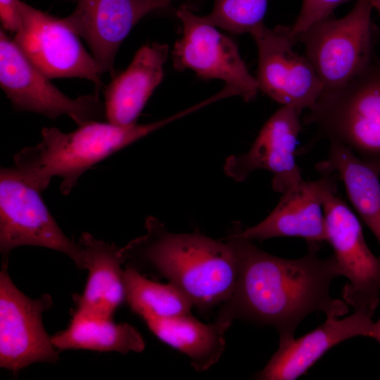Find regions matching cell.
<instances>
[{
    "label": "cell",
    "instance_id": "6da1fadb",
    "mask_svg": "<svg viewBox=\"0 0 380 380\" xmlns=\"http://www.w3.org/2000/svg\"><path fill=\"white\" fill-rule=\"evenodd\" d=\"M237 258V276L230 298L221 305L215 321L231 325L236 319L275 328L279 342L294 337L300 322L314 312L340 317L348 304L331 298L329 286L340 276L334 255L320 258L308 248L297 259L267 253L238 235L227 236Z\"/></svg>",
    "mask_w": 380,
    "mask_h": 380
},
{
    "label": "cell",
    "instance_id": "7a4b0ae2",
    "mask_svg": "<svg viewBox=\"0 0 380 380\" xmlns=\"http://www.w3.org/2000/svg\"><path fill=\"white\" fill-rule=\"evenodd\" d=\"M145 227V235L121 248L125 260L144 261L181 289L201 312L230 298L237 276V258L228 241L196 232H172L151 216Z\"/></svg>",
    "mask_w": 380,
    "mask_h": 380
},
{
    "label": "cell",
    "instance_id": "3957f363",
    "mask_svg": "<svg viewBox=\"0 0 380 380\" xmlns=\"http://www.w3.org/2000/svg\"><path fill=\"white\" fill-rule=\"evenodd\" d=\"M182 116L179 112L153 122L125 126L92 121L70 132L44 127L40 142L14 156V167L40 192L53 177H61L60 189L67 195L93 165Z\"/></svg>",
    "mask_w": 380,
    "mask_h": 380
},
{
    "label": "cell",
    "instance_id": "277c9868",
    "mask_svg": "<svg viewBox=\"0 0 380 380\" xmlns=\"http://www.w3.org/2000/svg\"><path fill=\"white\" fill-rule=\"evenodd\" d=\"M304 122L380 172V60L374 58L343 87L322 94Z\"/></svg>",
    "mask_w": 380,
    "mask_h": 380
},
{
    "label": "cell",
    "instance_id": "5b68a950",
    "mask_svg": "<svg viewBox=\"0 0 380 380\" xmlns=\"http://www.w3.org/2000/svg\"><path fill=\"white\" fill-rule=\"evenodd\" d=\"M370 0H357L344 17L324 18L298 34L305 56L316 71L322 94L337 89L365 70L374 59L379 30Z\"/></svg>",
    "mask_w": 380,
    "mask_h": 380
},
{
    "label": "cell",
    "instance_id": "8992f818",
    "mask_svg": "<svg viewBox=\"0 0 380 380\" xmlns=\"http://www.w3.org/2000/svg\"><path fill=\"white\" fill-rule=\"evenodd\" d=\"M22 246H40L65 253L80 269L85 258L79 243L70 240L51 215L40 191L15 167L0 171V250L3 261Z\"/></svg>",
    "mask_w": 380,
    "mask_h": 380
},
{
    "label": "cell",
    "instance_id": "52a82bcc",
    "mask_svg": "<svg viewBox=\"0 0 380 380\" xmlns=\"http://www.w3.org/2000/svg\"><path fill=\"white\" fill-rule=\"evenodd\" d=\"M323 208L327 242L334 250L340 276L348 279L343 300L372 317L380 302V257L369 249L360 222L338 190L327 196Z\"/></svg>",
    "mask_w": 380,
    "mask_h": 380
},
{
    "label": "cell",
    "instance_id": "ba28073f",
    "mask_svg": "<svg viewBox=\"0 0 380 380\" xmlns=\"http://www.w3.org/2000/svg\"><path fill=\"white\" fill-rule=\"evenodd\" d=\"M0 85L15 110L52 120L67 115L79 126L105 117L98 93L71 99L58 89L0 30Z\"/></svg>",
    "mask_w": 380,
    "mask_h": 380
},
{
    "label": "cell",
    "instance_id": "9c48e42d",
    "mask_svg": "<svg viewBox=\"0 0 380 380\" xmlns=\"http://www.w3.org/2000/svg\"><path fill=\"white\" fill-rule=\"evenodd\" d=\"M177 15L182 30L172 51L174 68L177 71L191 70L203 79L221 80L245 101L254 100L259 86L235 42L186 5L179 8Z\"/></svg>",
    "mask_w": 380,
    "mask_h": 380
},
{
    "label": "cell",
    "instance_id": "30bf717a",
    "mask_svg": "<svg viewBox=\"0 0 380 380\" xmlns=\"http://www.w3.org/2000/svg\"><path fill=\"white\" fill-rule=\"evenodd\" d=\"M249 34L258 49L255 78L260 90L300 113L312 108L322 94V84L306 56L293 51L296 43L289 34L288 27L270 29L262 23Z\"/></svg>",
    "mask_w": 380,
    "mask_h": 380
},
{
    "label": "cell",
    "instance_id": "8fae6325",
    "mask_svg": "<svg viewBox=\"0 0 380 380\" xmlns=\"http://www.w3.org/2000/svg\"><path fill=\"white\" fill-rule=\"evenodd\" d=\"M20 11L22 29L13 39L37 70L49 80L80 77L101 88L102 68L61 18L22 1Z\"/></svg>",
    "mask_w": 380,
    "mask_h": 380
},
{
    "label": "cell",
    "instance_id": "7c38bea8",
    "mask_svg": "<svg viewBox=\"0 0 380 380\" xmlns=\"http://www.w3.org/2000/svg\"><path fill=\"white\" fill-rule=\"evenodd\" d=\"M7 264L3 261L0 272V366L17 372L33 363L53 362L56 348L42 323L52 299L25 296L11 280Z\"/></svg>",
    "mask_w": 380,
    "mask_h": 380
},
{
    "label": "cell",
    "instance_id": "4fadbf2b",
    "mask_svg": "<svg viewBox=\"0 0 380 380\" xmlns=\"http://www.w3.org/2000/svg\"><path fill=\"white\" fill-rule=\"evenodd\" d=\"M300 115L296 108L282 106L266 121L246 152L227 157L224 173L242 182L257 170H267L273 175L272 189L281 194L302 182L296 162Z\"/></svg>",
    "mask_w": 380,
    "mask_h": 380
},
{
    "label": "cell",
    "instance_id": "5bb4252c",
    "mask_svg": "<svg viewBox=\"0 0 380 380\" xmlns=\"http://www.w3.org/2000/svg\"><path fill=\"white\" fill-rule=\"evenodd\" d=\"M335 173L317 180L304 181L283 194L274 210L262 221L243 229L235 224L239 236L253 241L274 237H300L308 248L319 250L327 242L323 203L327 196L338 190Z\"/></svg>",
    "mask_w": 380,
    "mask_h": 380
},
{
    "label": "cell",
    "instance_id": "9a60e30c",
    "mask_svg": "<svg viewBox=\"0 0 380 380\" xmlns=\"http://www.w3.org/2000/svg\"><path fill=\"white\" fill-rule=\"evenodd\" d=\"M73 12L61 22L87 43L103 72L114 75L118 50L133 27L155 9L154 0H75Z\"/></svg>",
    "mask_w": 380,
    "mask_h": 380
},
{
    "label": "cell",
    "instance_id": "2e32d148",
    "mask_svg": "<svg viewBox=\"0 0 380 380\" xmlns=\"http://www.w3.org/2000/svg\"><path fill=\"white\" fill-rule=\"evenodd\" d=\"M372 322V317L357 311L343 319L327 316L324 322L314 330L298 338L279 342L278 350L253 379H296L334 346L355 336L368 337Z\"/></svg>",
    "mask_w": 380,
    "mask_h": 380
},
{
    "label": "cell",
    "instance_id": "e0dca14e",
    "mask_svg": "<svg viewBox=\"0 0 380 380\" xmlns=\"http://www.w3.org/2000/svg\"><path fill=\"white\" fill-rule=\"evenodd\" d=\"M168 46L153 42L142 46L129 66L106 87L105 118L120 126L137 123L147 101L164 76Z\"/></svg>",
    "mask_w": 380,
    "mask_h": 380
},
{
    "label": "cell",
    "instance_id": "ac0fdd59",
    "mask_svg": "<svg viewBox=\"0 0 380 380\" xmlns=\"http://www.w3.org/2000/svg\"><path fill=\"white\" fill-rule=\"evenodd\" d=\"M83 249L88 279L75 312L112 317L125 299L121 248L84 232L79 242Z\"/></svg>",
    "mask_w": 380,
    "mask_h": 380
},
{
    "label": "cell",
    "instance_id": "d6986e66",
    "mask_svg": "<svg viewBox=\"0 0 380 380\" xmlns=\"http://www.w3.org/2000/svg\"><path fill=\"white\" fill-rule=\"evenodd\" d=\"M316 169L322 175L335 173L342 181L354 209L380 244V172L334 141Z\"/></svg>",
    "mask_w": 380,
    "mask_h": 380
},
{
    "label": "cell",
    "instance_id": "ffe728a7",
    "mask_svg": "<svg viewBox=\"0 0 380 380\" xmlns=\"http://www.w3.org/2000/svg\"><path fill=\"white\" fill-rule=\"evenodd\" d=\"M160 341L189 357L197 372L215 365L225 348V332L229 324L215 321L205 324L188 315L171 318L143 319Z\"/></svg>",
    "mask_w": 380,
    "mask_h": 380
},
{
    "label": "cell",
    "instance_id": "44dd1931",
    "mask_svg": "<svg viewBox=\"0 0 380 380\" xmlns=\"http://www.w3.org/2000/svg\"><path fill=\"white\" fill-rule=\"evenodd\" d=\"M56 349L140 353L145 342L128 323H115L112 317L75 312L65 330L51 337Z\"/></svg>",
    "mask_w": 380,
    "mask_h": 380
},
{
    "label": "cell",
    "instance_id": "7402d4cb",
    "mask_svg": "<svg viewBox=\"0 0 380 380\" xmlns=\"http://www.w3.org/2000/svg\"><path fill=\"white\" fill-rule=\"evenodd\" d=\"M123 279L125 299L132 310L143 319L191 314L193 302L175 284H164L148 279L132 266L124 270Z\"/></svg>",
    "mask_w": 380,
    "mask_h": 380
},
{
    "label": "cell",
    "instance_id": "603a6c76",
    "mask_svg": "<svg viewBox=\"0 0 380 380\" xmlns=\"http://www.w3.org/2000/svg\"><path fill=\"white\" fill-rule=\"evenodd\" d=\"M269 0H214L212 11L204 15L213 25L234 34L250 33L263 23Z\"/></svg>",
    "mask_w": 380,
    "mask_h": 380
},
{
    "label": "cell",
    "instance_id": "cb8c5ba5",
    "mask_svg": "<svg viewBox=\"0 0 380 380\" xmlns=\"http://www.w3.org/2000/svg\"><path fill=\"white\" fill-rule=\"evenodd\" d=\"M350 1L353 0H302L299 15L288 27L290 36L296 41V37L312 24L332 15L336 8Z\"/></svg>",
    "mask_w": 380,
    "mask_h": 380
},
{
    "label": "cell",
    "instance_id": "d4e9b609",
    "mask_svg": "<svg viewBox=\"0 0 380 380\" xmlns=\"http://www.w3.org/2000/svg\"><path fill=\"white\" fill-rule=\"evenodd\" d=\"M20 0H0V20L5 31L19 32L22 29Z\"/></svg>",
    "mask_w": 380,
    "mask_h": 380
},
{
    "label": "cell",
    "instance_id": "484cf974",
    "mask_svg": "<svg viewBox=\"0 0 380 380\" xmlns=\"http://www.w3.org/2000/svg\"><path fill=\"white\" fill-rule=\"evenodd\" d=\"M368 337L380 343V317L376 322H372Z\"/></svg>",
    "mask_w": 380,
    "mask_h": 380
},
{
    "label": "cell",
    "instance_id": "4316f807",
    "mask_svg": "<svg viewBox=\"0 0 380 380\" xmlns=\"http://www.w3.org/2000/svg\"><path fill=\"white\" fill-rule=\"evenodd\" d=\"M372 7L376 8L380 13V0H370Z\"/></svg>",
    "mask_w": 380,
    "mask_h": 380
},
{
    "label": "cell",
    "instance_id": "83f0119b",
    "mask_svg": "<svg viewBox=\"0 0 380 380\" xmlns=\"http://www.w3.org/2000/svg\"><path fill=\"white\" fill-rule=\"evenodd\" d=\"M154 1H156L159 3H160L161 4H163L165 7H167L168 5L170 4V2L173 0H154Z\"/></svg>",
    "mask_w": 380,
    "mask_h": 380
}]
</instances>
